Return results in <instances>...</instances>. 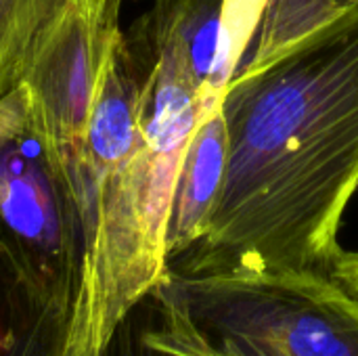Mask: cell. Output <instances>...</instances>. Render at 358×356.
Wrapping results in <instances>:
<instances>
[{
  "label": "cell",
  "mask_w": 358,
  "mask_h": 356,
  "mask_svg": "<svg viewBox=\"0 0 358 356\" xmlns=\"http://www.w3.org/2000/svg\"><path fill=\"white\" fill-rule=\"evenodd\" d=\"M224 183L170 269L327 271L358 189V15L227 84Z\"/></svg>",
  "instance_id": "6da1fadb"
},
{
  "label": "cell",
  "mask_w": 358,
  "mask_h": 356,
  "mask_svg": "<svg viewBox=\"0 0 358 356\" xmlns=\"http://www.w3.org/2000/svg\"><path fill=\"white\" fill-rule=\"evenodd\" d=\"M132 61L124 31L103 63L90 111L84 193L86 256L63 356H101L168 273V222L203 99L168 63Z\"/></svg>",
  "instance_id": "7a4b0ae2"
},
{
  "label": "cell",
  "mask_w": 358,
  "mask_h": 356,
  "mask_svg": "<svg viewBox=\"0 0 358 356\" xmlns=\"http://www.w3.org/2000/svg\"><path fill=\"white\" fill-rule=\"evenodd\" d=\"M147 340L172 356H358V298L327 271L168 266Z\"/></svg>",
  "instance_id": "3957f363"
},
{
  "label": "cell",
  "mask_w": 358,
  "mask_h": 356,
  "mask_svg": "<svg viewBox=\"0 0 358 356\" xmlns=\"http://www.w3.org/2000/svg\"><path fill=\"white\" fill-rule=\"evenodd\" d=\"M86 227L82 187L23 82L0 97V229L44 281L73 302Z\"/></svg>",
  "instance_id": "277c9868"
},
{
  "label": "cell",
  "mask_w": 358,
  "mask_h": 356,
  "mask_svg": "<svg viewBox=\"0 0 358 356\" xmlns=\"http://www.w3.org/2000/svg\"><path fill=\"white\" fill-rule=\"evenodd\" d=\"M120 6L122 2L96 6L84 0L25 78L44 124L63 149L80 187H84L86 141L96 82L111 44L122 34Z\"/></svg>",
  "instance_id": "5b68a950"
},
{
  "label": "cell",
  "mask_w": 358,
  "mask_h": 356,
  "mask_svg": "<svg viewBox=\"0 0 358 356\" xmlns=\"http://www.w3.org/2000/svg\"><path fill=\"white\" fill-rule=\"evenodd\" d=\"M124 40L138 63H168L210 101L222 99L237 69L227 48V0H155Z\"/></svg>",
  "instance_id": "8992f818"
},
{
  "label": "cell",
  "mask_w": 358,
  "mask_h": 356,
  "mask_svg": "<svg viewBox=\"0 0 358 356\" xmlns=\"http://www.w3.org/2000/svg\"><path fill=\"white\" fill-rule=\"evenodd\" d=\"M69 311L0 229V356H63Z\"/></svg>",
  "instance_id": "52a82bcc"
},
{
  "label": "cell",
  "mask_w": 358,
  "mask_h": 356,
  "mask_svg": "<svg viewBox=\"0 0 358 356\" xmlns=\"http://www.w3.org/2000/svg\"><path fill=\"white\" fill-rule=\"evenodd\" d=\"M227 162L229 132L220 99L201 118L178 168L168 222L170 262L201 239L224 183Z\"/></svg>",
  "instance_id": "ba28073f"
},
{
  "label": "cell",
  "mask_w": 358,
  "mask_h": 356,
  "mask_svg": "<svg viewBox=\"0 0 358 356\" xmlns=\"http://www.w3.org/2000/svg\"><path fill=\"white\" fill-rule=\"evenodd\" d=\"M84 0H0V97L25 82L67 17Z\"/></svg>",
  "instance_id": "9c48e42d"
},
{
  "label": "cell",
  "mask_w": 358,
  "mask_h": 356,
  "mask_svg": "<svg viewBox=\"0 0 358 356\" xmlns=\"http://www.w3.org/2000/svg\"><path fill=\"white\" fill-rule=\"evenodd\" d=\"M352 15H358V0H266L252 44L235 73L260 69Z\"/></svg>",
  "instance_id": "30bf717a"
},
{
  "label": "cell",
  "mask_w": 358,
  "mask_h": 356,
  "mask_svg": "<svg viewBox=\"0 0 358 356\" xmlns=\"http://www.w3.org/2000/svg\"><path fill=\"white\" fill-rule=\"evenodd\" d=\"M101 356H172L159 348H155L147 336H145V327L141 321V313L138 306L128 315V319L115 329V334L111 336L107 348L103 350Z\"/></svg>",
  "instance_id": "8fae6325"
},
{
  "label": "cell",
  "mask_w": 358,
  "mask_h": 356,
  "mask_svg": "<svg viewBox=\"0 0 358 356\" xmlns=\"http://www.w3.org/2000/svg\"><path fill=\"white\" fill-rule=\"evenodd\" d=\"M329 275L346 287L355 298H358V250L355 252H340L329 266Z\"/></svg>",
  "instance_id": "7c38bea8"
},
{
  "label": "cell",
  "mask_w": 358,
  "mask_h": 356,
  "mask_svg": "<svg viewBox=\"0 0 358 356\" xmlns=\"http://www.w3.org/2000/svg\"><path fill=\"white\" fill-rule=\"evenodd\" d=\"M92 4H96V6H107V4H111V2H122V0H90Z\"/></svg>",
  "instance_id": "4fadbf2b"
}]
</instances>
